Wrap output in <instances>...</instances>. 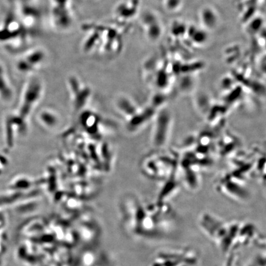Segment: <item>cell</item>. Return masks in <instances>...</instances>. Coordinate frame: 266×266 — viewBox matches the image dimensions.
Returning <instances> with one entry per match:
<instances>
[{
  "label": "cell",
  "instance_id": "7",
  "mask_svg": "<svg viewBox=\"0 0 266 266\" xmlns=\"http://www.w3.org/2000/svg\"><path fill=\"white\" fill-rule=\"evenodd\" d=\"M265 1H266V0H265Z\"/></svg>",
  "mask_w": 266,
  "mask_h": 266
},
{
  "label": "cell",
  "instance_id": "4",
  "mask_svg": "<svg viewBox=\"0 0 266 266\" xmlns=\"http://www.w3.org/2000/svg\"><path fill=\"white\" fill-rule=\"evenodd\" d=\"M202 24L206 29H212L217 27L218 21L217 13L213 9L205 8L203 9L201 13Z\"/></svg>",
  "mask_w": 266,
  "mask_h": 266
},
{
  "label": "cell",
  "instance_id": "6",
  "mask_svg": "<svg viewBox=\"0 0 266 266\" xmlns=\"http://www.w3.org/2000/svg\"><path fill=\"white\" fill-rule=\"evenodd\" d=\"M183 0H167V7L169 10L172 11L177 10L181 6Z\"/></svg>",
  "mask_w": 266,
  "mask_h": 266
},
{
  "label": "cell",
  "instance_id": "5",
  "mask_svg": "<svg viewBox=\"0 0 266 266\" xmlns=\"http://www.w3.org/2000/svg\"><path fill=\"white\" fill-rule=\"evenodd\" d=\"M187 33L192 42L197 45H202L208 40V34L202 29L192 27L188 30Z\"/></svg>",
  "mask_w": 266,
  "mask_h": 266
},
{
  "label": "cell",
  "instance_id": "2",
  "mask_svg": "<svg viewBox=\"0 0 266 266\" xmlns=\"http://www.w3.org/2000/svg\"><path fill=\"white\" fill-rule=\"evenodd\" d=\"M8 5L33 38L39 35L45 12L44 0H8Z\"/></svg>",
  "mask_w": 266,
  "mask_h": 266
},
{
  "label": "cell",
  "instance_id": "3",
  "mask_svg": "<svg viewBox=\"0 0 266 266\" xmlns=\"http://www.w3.org/2000/svg\"><path fill=\"white\" fill-rule=\"evenodd\" d=\"M45 53L42 47H30L17 55L16 67L20 72H27L35 69L45 59Z\"/></svg>",
  "mask_w": 266,
  "mask_h": 266
},
{
  "label": "cell",
  "instance_id": "1",
  "mask_svg": "<svg viewBox=\"0 0 266 266\" xmlns=\"http://www.w3.org/2000/svg\"><path fill=\"white\" fill-rule=\"evenodd\" d=\"M33 38L10 8L0 20V48L18 55L31 47Z\"/></svg>",
  "mask_w": 266,
  "mask_h": 266
}]
</instances>
